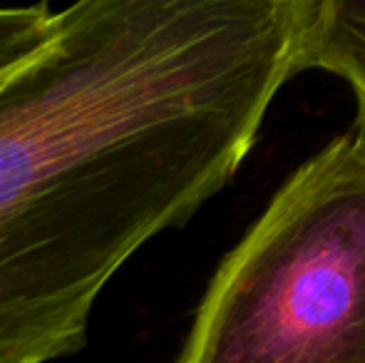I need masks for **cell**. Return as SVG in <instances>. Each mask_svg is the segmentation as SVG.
<instances>
[{"label": "cell", "mask_w": 365, "mask_h": 363, "mask_svg": "<svg viewBox=\"0 0 365 363\" xmlns=\"http://www.w3.org/2000/svg\"><path fill=\"white\" fill-rule=\"evenodd\" d=\"M308 68H323L351 85L358 132L365 137V0H316L303 50Z\"/></svg>", "instance_id": "cell-3"}, {"label": "cell", "mask_w": 365, "mask_h": 363, "mask_svg": "<svg viewBox=\"0 0 365 363\" xmlns=\"http://www.w3.org/2000/svg\"><path fill=\"white\" fill-rule=\"evenodd\" d=\"M55 10L48 3L0 8V73L28 58L50 33Z\"/></svg>", "instance_id": "cell-4"}, {"label": "cell", "mask_w": 365, "mask_h": 363, "mask_svg": "<svg viewBox=\"0 0 365 363\" xmlns=\"http://www.w3.org/2000/svg\"><path fill=\"white\" fill-rule=\"evenodd\" d=\"M179 363H365V137L301 165L214 274Z\"/></svg>", "instance_id": "cell-2"}, {"label": "cell", "mask_w": 365, "mask_h": 363, "mask_svg": "<svg viewBox=\"0 0 365 363\" xmlns=\"http://www.w3.org/2000/svg\"><path fill=\"white\" fill-rule=\"evenodd\" d=\"M316 0H80L0 73V363L87 344L110 279L234 177Z\"/></svg>", "instance_id": "cell-1"}]
</instances>
